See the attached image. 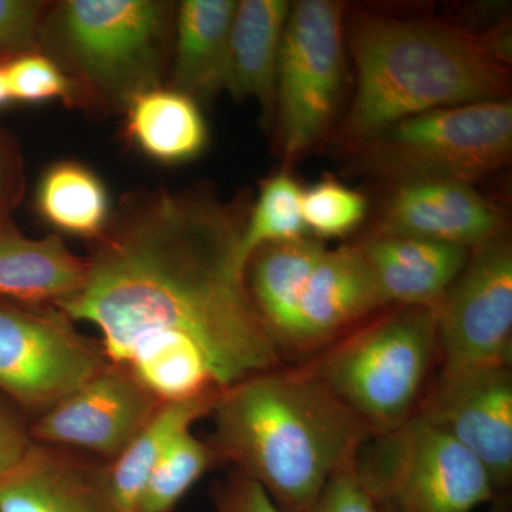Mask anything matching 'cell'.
<instances>
[{
    "instance_id": "1f68e13d",
    "label": "cell",
    "mask_w": 512,
    "mask_h": 512,
    "mask_svg": "<svg viewBox=\"0 0 512 512\" xmlns=\"http://www.w3.org/2000/svg\"><path fill=\"white\" fill-rule=\"evenodd\" d=\"M32 444L29 429L22 420L0 404V477L25 457Z\"/></svg>"
},
{
    "instance_id": "4fadbf2b",
    "label": "cell",
    "mask_w": 512,
    "mask_h": 512,
    "mask_svg": "<svg viewBox=\"0 0 512 512\" xmlns=\"http://www.w3.org/2000/svg\"><path fill=\"white\" fill-rule=\"evenodd\" d=\"M390 188L372 237L429 239L474 249L508 232L504 212L474 185L427 181Z\"/></svg>"
},
{
    "instance_id": "44dd1931",
    "label": "cell",
    "mask_w": 512,
    "mask_h": 512,
    "mask_svg": "<svg viewBox=\"0 0 512 512\" xmlns=\"http://www.w3.org/2000/svg\"><path fill=\"white\" fill-rule=\"evenodd\" d=\"M126 109L128 137L153 160L187 163L207 147L200 106L183 93L158 87L131 100Z\"/></svg>"
},
{
    "instance_id": "f1b7e54d",
    "label": "cell",
    "mask_w": 512,
    "mask_h": 512,
    "mask_svg": "<svg viewBox=\"0 0 512 512\" xmlns=\"http://www.w3.org/2000/svg\"><path fill=\"white\" fill-rule=\"evenodd\" d=\"M356 461V460H355ZM311 512H383L357 477L355 463L333 474Z\"/></svg>"
},
{
    "instance_id": "4316f807",
    "label": "cell",
    "mask_w": 512,
    "mask_h": 512,
    "mask_svg": "<svg viewBox=\"0 0 512 512\" xmlns=\"http://www.w3.org/2000/svg\"><path fill=\"white\" fill-rule=\"evenodd\" d=\"M3 66L10 99L20 103H42L55 99L73 101L79 93V86L72 76L40 50L15 57Z\"/></svg>"
},
{
    "instance_id": "2e32d148",
    "label": "cell",
    "mask_w": 512,
    "mask_h": 512,
    "mask_svg": "<svg viewBox=\"0 0 512 512\" xmlns=\"http://www.w3.org/2000/svg\"><path fill=\"white\" fill-rule=\"evenodd\" d=\"M359 248L387 303L436 311L471 249L409 237H372Z\"/></svg>"
},
{
    "instance_id": "30bf717a",
    "label": "cell",
    "mask_w": 512,
    "mask_h": 512,
    "mask_svg": "<svg viewBox=\"0 0 512 512\" xmlns=\"http://www.w3.org/2000/svg\"><path fill=\"white\" fill-rule=\"evenodd\" d=\"M440 373L510 366L512 244L510 232L471 249L436 309Z\"/></svg>"
},
{
    "instance_id": "277c9868",
    "label": "cell",
    "mask_w": 512,
    "mask_h": 512,
    "mask_svg": "<svg viewBox=\"0 0 512 512\" xmlns=\"http://www.w3.org/2000/svg\"><path fill=\"white\" fill-rule=\"evenodd\" d=\"M174 6L154 0H67L43 20L50 46L90 96L127 107L161 87Z\"/></svg>"
},
{
    "instance_id": "d6986e66",
    "label": "cell",
    "mask_w": 512,
    "mask_h": 512,
    "mask_svg": "<svg viewBox=\"0 0 512 512\" xmlns=\"http://www.w3.org/2000/svg\"><path fill=\"white\" fill-rule=\"evenodd\" d=\"M235 0H185L175 15L170 89L205 103L227 92Z\"/></svg>"
},
{
    "instance_id": "e0dca14e",
    "label": "cell",
    "mask_w": 512,
    "mask_h": 512,
    "mask_svg": "<svg viewBox=\"0 0 512 512\" xmlns=\"http://www.w3.org/2000/svg\"><path fill=\"white\" fill-rule=\"evenodd\" d=\"M87 271L59 235L26 238L10 222L0 229V301L57 308L82 291Z\"/></svg>"
},
{
    "instance_id": "7402d4cb",
    "label": "cell",
    "mask_w": 512,
    "mask_h": 512,
    "mask_svg": "<svg viewBox=\"0 0 512 512\" xmlns=\"http://www.w3.org/2000/svg\"><path fill=\"white\" fill-rule=\"evenodd\" d=\"M220 393L214 389L188 399L161 402L123 456L109 464L114 488L130 510L136 512L138 495L158 460L198 420L210 416Z\"/></svg>"
},
{
    "instance_id": "ffe728a7",
    "label": "cell",
    "mask_w": 512,
    "mask_h": 512,
    "mask_svg": "<svg viewBox=\"0 0 512 512\" xmlns=\"http://www.w3.org/2000/svg\"><path fill=\"white\" fill-rule=\"evenodd\" d=\"M325 244L306 235L256 249L245 265V281L262 325L282 353L309 275Z\"/></svg>"
},
{
    "instance_id": "6da1fadb",
    "label": "cell",
    "mask_w": 512,
    "mask_h": 512,
    "mask_svg": "<svg viewBox=\"0 0 512 512\" xmlns=\"http://www.w3.org/2000/svg\"><path fill=\"white\" fill-rule=\"evenodd\" d=\"M245 215L208 191L156 190L127 198L93 239L86 284L57 306L100 329L111 363L194 342L220 389L281 363L245 281Z\"/></svg>"
},
{
    "instance_id": "3957f363",
    "label": "cell",
    "mask_w": 512,
    "mask_h": 512,
    "mask_svg": "<svg viewBox=\"0 0 512 512\" xmlns=\"http://www.w3.org/2000/svg\"><path fill=\"white\" fill-rule=\"evenodd\" d=\"M208 443L284 512H311L333 474L355 463L372 427L308 370L256 373L222 389Z\"/></svg>"
},
{
    "instance_id": "7c38bea8",
    "label": "cell",
    "mask_w": 512,
    "mask_h": 512,
    "mask_svg": "<svg viewBox=\"0 0 512 512\" xmlns=\"http://www.w3.org/2000/svg\"><path fill=\"white\" fill-rule=\"evenodd\" d=\"M420 417L439 427L480 461L503 490L512 477V373L510 366L440 373L419 407Z\"/></svg>"
},
{
    "instance_id": "836d02e7",
    "label": "cell",
    "mask_w": 512,
    "mask_h": 512,
    "mask_svg": "<svg viewBox=\"0 0 512 512\" xmlns=\"http://www.w3.org/2000/svg\"><path fill=\"white\" fill-rule=\"evenodd\" d=\"M493 503V507L488 512H511L510 504L507 503V500H494Z\"/></svg>"
},
{
    "instance_id": "5bb4252c",
    "label": "cell",
    "mask_w": 512,
    "mask_h": 512,
    "mask_svg": "<svg viewBox=\"0 0 512 512\" xmlns=\"http://www.w3.org/2000/svg\"><path fill=\"white\" fill-rule=\"evenodd\" d=\"M0 512H134L121 500L106 461L33 443L0 477Z\"/></svg>"
},
{
    "instance_id": "d6a6232c",
    "label": "cell",
    "mask_w": 512,
    "mask_h": 512,
    "mask_svg": "<svg viewBox=\"0 0 512 512\" xmlns=\"http://www.w3.org/2000/svg\"><path fill=\"white\" fill-rule=\"evenodd\" d=\"M3 64L5 63H0V107L12 101V99H10L8 80H6L5 66H3Z\"/></svg>"
},
{
    "instance_id": "5b68a950",
    "label": "cell",
    "mask_w": 512,
    "mask_h": 512,
    "mask_svg": "<svg viewBox=\"0 0 512 512\" xmlns=\"http://www.w3.org/2000/svg\"><path fill=\"white\" fill-rule=\"evenodd\" d=\"M340 150L349 173L390 187L427 181L474 185L510 164L512 100L426 111Z\"/></svg>"
},
{
    "instance_id": "d4e9b609",
    "label": "cell",
    "mask_w": 512,
    "mask_h": 512,
    "mask_svg": "<svg viewBox=\"0 0 512 512\" xmlns=\"http://www.w3.org/2000/svg\"><path fill=\"white\" fill-rule=\"evenodd\" d=\"M218 461L220 458L208 441L187 431L151 470L138 495L136 512H174L194 484Z\"/></svg>"
},
{
    "instance_id": "9c48e42d",
    "label": "cell",
    "mask_w": 512,
    "mask_h": 512,
    "mask_svg": "<svg viewBox=\"0 0 512 512\" xmlns=\"http://www.w3.org/2000/svg\"><path fill=\"white\" fill-rule=\"evenodd\" d=\"M109 363L60 309L0 301V392L22 409L42 416Z\"/></svg>"
},
{
    "instance_id": "cb8c5ba5",
    "label": "cell",
    "mask_w": 512,
    "mask_h": 512,
    "mask_svg": "<svg viewBox=\"0 0 512 512\" xmlns=\"http://www.w3.org/2000/svg\"><path fill=\"white\" fill-rule=\"evenodd\" d=\"M302 194L301 184L288 171L266 178L242 231L239 255L244 266L256 249L306 237Z\"/></svg>"
},
{
    "instance_id": "ac0fdd59",
    "label": "cell",
    "mask_w": 512,
    "mask_h": 512,
    "mask_svg": "<svg viewBox=\"0 0 512 512\" xmlns=\"http://www.w3.org/2000/svg\"><path fill=\"white\" fill-rule=\"evenodd\" d=\"M291 8L288 0H241L232 22L227 92L255 100L268 131L275 126L279 53Z\"/></svg>"
},
{
    "instance_id": "52a82bcc",
    "label": "cell",
    "mask_w": 512,
    "mask_h": 512,
    "mask_svg": "<svg viewBox=\"0 0 512 512\" xmlns=\"http://www.w3.org/2000/svg\"><path fill=\"white\" fill-rule=\"evenodd\" d=\"M355 470L383 512H471L497 493L483 464L419 414L370 437Z\"/></svg>"
},
{
    "instance_id": "83f0119b",
    "label": "cell",
    "mask_w": 512,
    "mask_h": 512,
    "mask_svg": "<svg viewBox=\"0 0 512 512\" xmlns=\"http://www.w3.org/2000/svg\"><path fill=\"white\" fill-rule=\"evenodd\" d=\"M49 5L36 0H0V63L40 50V29Z\"/></svg>"
},
{
    "instance_id": "f546056e",
    "label": "cell",
    "mask_w": 512,
    "mask_h": 512,
    "mask_svg": "<svg viewBox=\"0 0 512 512\" xmlns=\"http://www.w3.org/2000/svg\"><path fill=\"white\" fill-rule=\"evenodd\" d=\"M215 512H284L255 481L234 473L212 491Z\"/></svg>"
},
{
    "instance_id": "9a60e30c",
    "label": "cell",
    "mask_w": 512,
    "mask_h": 512,
    "mask_svg": "<svg viewBox=\"0 0 512 512\" xmlns=\"http://www.w3.org/2000/svg\"><path fill=\"white\" fill-rule=\"evenodd\" d=\"M389 305L359 245L326 248L303 286L282 352H311Z\"/></svg>"
},
{
    "instance_id": "ba28073f",
    "label": "cell",
    "mask_w": 512,
    "mask_h": 512,
    "mask_svg": "<svg viewBox=\"0 0 512 512\" xmlns=\"http://www.w3.org/2000/svg\"><path fill=\"white\" fill-rule=\"evenodd\" d=\"M348 8L335 0L292 2L276 79L275 124L286 164L329 133L342 99Z\"/></svg>"
},
{
    "instance_id": "7a4b0ae2",
    "label": "cell",
    "mask_w": 512,
    "mask_h": 512,
    "mask_svg": "<svg viewBox=\"0 0 512 512\" xmlns=\"http://www.w3.org/2000/svg\"><path fill=\"white\" fill-rule=\"evenodd\" d=\"M345 36L356 86L333 138L340 148L426 111L511 99L507 29L356 10Z\"/></svg>"
},
{
    "instance_id": "8992f818",
    "label": "cell",
    "mask_w": 512,
    "mask_h": 512,
    "mask_svg": "<svg viewBox=\"0 0 512 512\" xmlns=\"http://www.w3.org/2000/svg\"><path fill=\"white\" fill-rule=\"evenodd\" d=\"M439 349L436 311L397 306L326 353L308 372L376 434L416 414Z\"/></svg>"
},
{
    "instance_id": "484cf974",
    "label": "cell",
    "mask_w": 512,
    "mask_h": 512,
    "mask_svg": "<svg viewBox=\"0 0 512 512\" xmlns=\"http://www.w3.org/2000/svg\"><path fill=\"white\" fill-rule=\"evenodd\" d=\"M366 214V198L335 178L303 188V222L315 238L345 237L365 221Z\"/></svg>"
},
{
    "instance_id": "603a6c76",
    "label": "cell",
    "mask_w": 512,
    "mask_h": 512,
    "mask_svg": "<svg viewBox=\"0 0 512 512\" xmlns=\"http://www.w3.org/2000/svg\"><path fill=\"white\" fill-rule=\"evenodd\" d=\"M37 211L52 227L93 241L106 228L110 201L93 171L74 161L50 167L40 180Z\"/></svg>"
},
{
    "instance_id": "8fae6325",
    "label": "cell",
    "mask_w": 512,
    "mask_h": 512,
    "mask_svg": "<svg viewBox=\"0 0 512 512\" xmlns=\"http://www.w3.org/2000/svg\"><path fill=\"white\" fill-rule=\"evenodd\" d=\"M161 400L128 367L109 363L29 427L33 443L82 448L114 463L131 446Z\"/></svg>"
},
{
    "instance_id": "4dcf8cb0",
    "label": "cell",
    "mask_w": 512,
    "mask_h": 512,
    "mask_svg": "<svg viewBox=\"0 0 512 512\" xmlns=\"http://www.w3.org/2000/svg\"><path fill=\"white\" fill-rule=\"evenodd\" d=\"M23 167L18 147L0 131V229L9 222L10 212L22 195Z\"/></svg>"
}]
</instances>
